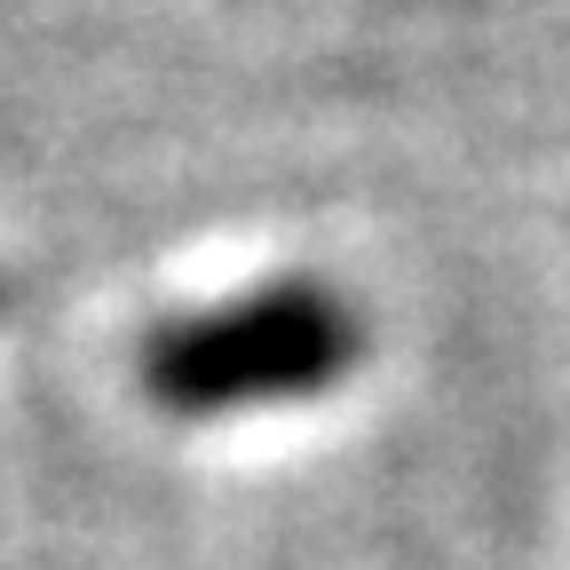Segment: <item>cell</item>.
<instances>
[{"instance_id": "1", "label": "cell", "mask_w": 570, "mask_h": 570, "mask_svg": "<svg viewBox=\"0 0 570 570\" xmlns=\"http://www.w3.org/2000/svg\"><path fill=\"white\" fill-rule=\"evenodd\" d=\"M365 356V317L333 285H262L223 309H198L167 325L142 348V389L183 420L214 412H262V404H302L356 373Z\"/></svg>"}]
</instances>
